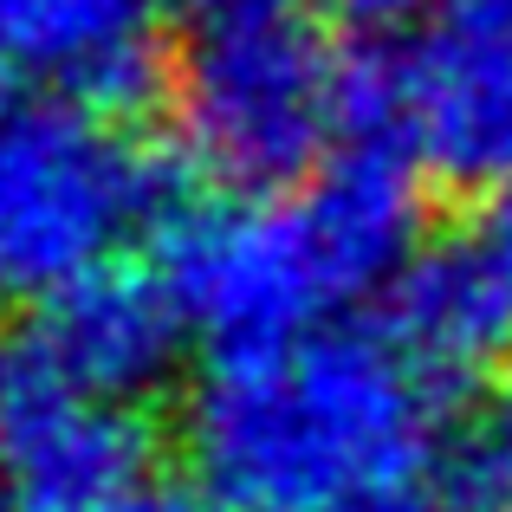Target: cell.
Returning a JSON list of instances; mask_svg holds the SVG:
<instances>
[{
	"label": "cell",
	"mask_w": 512,
	"mask_h": 512,
	"mask_svg": "<svg viewBox=\"0 0 512 512\" xmlns=\"http://www.w3.org/2000/svg\"><path fill=\"white\" fill-rule=\"evenodd\" d=\"M182 448L221 512H344L435 454V383L350 325L227 350L188 396Z\"/></svg>",
	"instance_id": "cell-1"
},
{
	"label": "cell",
	"mask_w": 512,
	"mask_h": 512,
	"mask_svg": "<svg viewBox=\"0 0 512 512\" xmlns=\"http://www.w3.org/2000/svg\"><path fill=\"white\" fill-rule=\"evenodd\" d=\"M422 253V163L402 143L344 137L292 195H240L169 227L163 266L188 331L266 350L325 331L363 292H389Z\"/></svg>",
	"instance_id": "cell-2"
},
{
	"label": "cell",
	"mask_w": 512,
	"mask_h": 512,
	"mask_svg": "<svg viewBox=\"0 0 512 512\" xmlns=\"http://www.w3.org/2000/svg\"><path fill=\"white\" fill-rule=\"evenodd\" d=\"M169 117L188 163L234 195H279L344 143V72L325 0H156Z\"/></svg>",
	"instance_id": "cell-3"
},
{
	"label": "cell",
	"mask_w": 512,
	"mask_h": 512,
	"mask_svg": "<svg viewBox=\"0 0 512 512\" xmlns=\"http://www.w3.org/2000/svg\"><path fill=\"white\" fill-rule=\"evenodd\" d=\"M163 163L72 98L0 111V299H46L117 260L163 208Z\"/></svg>",
	"instance_id": "cell-4"
},
{
	"label": "cell",
	"mask_w": 512,
	"mask_h": 512,
	"mask_svg": "<svg viewBox=\"0 0 512 512\" xmlns=\"http://www.w3.org/2000/svg\"><path fill=\"white\" fill-rule=\"evenodd\" d=\"M344 137H383L454 188L512 195V0H454L344 72Z\"/></svg>",
	"instance_id": "cell-5"
},
{
	"label": "cell",
	"mask_w": 512,
	"mask_h": 512,
	"mask_svg": "<svg viewBox=\"0 0 512 512\" xmlns=\"http://www.w3.org/2000/svg\"><path fill=\"white\" fill-rule=\"evenodd\" d=\"M156 435L130 402L26 376L0 428V512H117L150 487Z\"/></svg>",
	"instance_id": "cell-6"
},
{
	"label": "cell",
	"mask_w": 512,
	"mask_h": 512,
	"mask_svg": "<svg viewBox=\"0 0 512 512\" xmlns=\"http://www.w3.org/2000/svg\"><path fill=\"white\" fill-rule=\"evenodd\" d=\"M182 338H188V318L175 305L169 279L130 260H104L33 305L26 363L52 383L78 389V396L137 409V396L169 383Z\"/></svg>",
	"instance_id": "cell-7"
},
{
	"label": "cell",
	"mask_w": 512,
	"mask_h": 512,
	"mask_svg": "<svg viewBox=\"0 0 512 512\" xmlns=\"http://www.w3.org/2000/svg\"><path fill=\"white\" fill-rule=\"evenodd\" d=\"M156 0H0V72L39 78L85 111H137L169 85Z\"/></svg>",
	"instance_id": "cell-8"
},
{
	"label": "cell",
	"mask_w": 512,
	"mask_h": 512,
	"mask_svg": "<svg viewBox=\"0 0 512 512\" xmlns=\"http://www.w3.org/2000/svg\"><path fill=\"white\" fill-rule=\"evenodd\" d=\"M383 338L428 376L467 383L512 350V260L493 234L422 247L383 292Z\"/></svg>",
	"instance_id": "cell-9"
},
{
	"label": "cell",
	"mask_w": 512,
	"mask_h": 512,
	"mask_svg": "<svg viewBox=\"0 0 512 512\" xmlns=\"http://www.w3.org/2000/svg\"><path fill=\"white\" fill-rule=\"evenodd\" d=\"M454 493L474 512H512V376L493 396L487 428L474 435V448L454 467Z\"/></svg>",
	"instance_id": "cell-10"
},
{
	"label": "cell",
	"mask_w": 512,
	"mask_h": 512,
	"mask_svg": "<svg viewBox=\"0 0 512 512\" xmlns=\"http://www.w3.org/2000/svg\"><path fill=\"white\" fill-rule=\"evenodd\" d=\"M117 512H221L201 487H182V480H150L137 500H124Z\"/></svg>",
	"instance_id": "cell-11"
},
{
	"label": "cell",
	"mask_w": 512,
	"mask_h": 512,
	"mask_svg": "<svg viewBox=\"0 0 512 512\" xmlns=\"http://www.w3.org/2000/svg\"><path fill=\"white\" fill-rule=\"evenodd\" d=\"M344 512H441V500L422 487H383V493H370V500H357Z\"/></svg>",
	"instance_id": "cell-12"
},
{
	"label": "cell",
	"mask_w": 512,
	"mask_h": 512,
	"mask_svg": "<svg viewBox=\"0 0 512 512\" xmlns=\"http://www.w3.org/2000/svg\"><path fill=\"white\" fill-rule=\"evenodd\" d=\"M26 376H33L26 350H7V344H0V428H7V415H13V402H20Z\"/></svg>",
	"instance_id": "cell-13"
},
{
	"label": "cell",
	"mask_w": 512,
	"mask_h": 512,
	"mask_svg": "<svg viewBox=\"0 0 512 512\" xmlns=\"http://www.w3.org/2000/svg\"><path fill=\"white\" fill-rule=\"evenodd\" d=\"M487 234L500 240V247H506V260H512V195L500 201V214H493V227H487Z\"/></svg>",
	"instance_id": "cell-14"
}]
</instances>
